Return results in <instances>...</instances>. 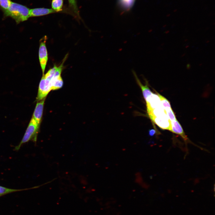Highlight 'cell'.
Here are the masks:
<instances>
[{
    "mask_svg": "<svg viewBox=\"0 0 215 215\" xmlns=\"http://www.w3.org/2000/svg\"><path fill=\"white\" fill-rule=\"evenodd\" d=\"M30 10L25 6L12 2L9 9L3 12L4 16V17H11L19 24L27 20L30 17Z\"/></svg>",
    "mask_w": 215,
    "mask_h": 215,
    "instance_id": "6da1fadb",
    "label": "cell"
},
{
    "mask_svg": "<svg viewBox=\"0 0 215 215\" xmlns=\"http://www.w3.org/2000/svg\"><path fill=\"white\" fill-rule=\"evenodd\" d=\"M40 125L32 118L22 139L19 145L15 147V150H18L23 144L30 141L36 142Z\"/></svg>",
    "mask_w": 215,
    "mask_h": 215,
    "instance_id": "7a4b0ae2",
    "label": "cell"
},
{
    "mask_svg": "<svg viewBox=\"0 0 215 215\" xmlns=\"http://www.w3.org/2000/svg\"><path fill=\"white\" fill-rule=\"evenodd\" d=\"M47 39V37L45 36L41 40L39 49V61L43 75L44 74L48 59L46 45Z\"/></svg>",
    "mask_w": 215,
    "mask_h": 215,
    "instance_id": "3957f363",
    "label": "cell"
},
{
    "mask_svg": "<svg viewBox=\"0 0 215 215\" xmlns=\"http://www.w3.org/2000/svg\"><path fill=\"white\" fill-rule=\"evenodd\" d=\"M147 112L155 109L160 105V99L157 94L153 93L145 100Z\"/></svg>",
    "mask_w": 215,
    "mask_h": 215,
    "instance_id": "277c9868",
    "label": "cell"
},
{
    "mask_svg": "<svg viewBox=\"0 0 215 215\" xmlns=\"http://www.w3.org/2000/svg\"><path fill=\"white\" fill-rule=\"evenodd\" d=\"M172 132L179 135L186 142H189V139L185 134L181 125L176 119L171 121L169 130Z\"/></svg>",
    "mask_w": 215,
    "mask_h": 215,
    "instance_id": "5b68a950",
    "label": "cell"
},
{
    "mask_svg": "<svg viewBox=\"0 0 215 215\" xmlns=\"http://www.w3.org/2000/svg\"><path fill=\"white\" fill-rule=\"evenodd\" d=\"M152 120L161 128L169 130L171 121L166 115L155 117Z\"/></svg>",
    "mask_w": 215,
    "mask_h": 215,
    "instance_id": "8992f818",
    "label": "cell"
},
{
    "mask_svg": "<svg viewBox=\"0 0 215 215\" xmlns=\"http://www.w3.org/2000/svg\"><path fill=\"white\" fill-rule=\"evenodd\" d=\"M45 98L36 104L32 117L36 122L40 125L43 113Z\"/></svg>",
    "mask_w": 215,
    "mask_h": 215,
    "instance_id": "52a82bcc",
    "label": "cell"
},
{
    "mask_svg": "<svg viewBox=\"0 0 215 215\" xmlns=\"http://www.w3.org/2000/svg\"><path fill=\"white\" fill-rule=\"evenodd\" d=\"M53 9L44 8L30 9V17L39 16L56 12Z\"/></svg>",
    "mask_w": 215,
    "mask_h": 215,
    "instance_id": "ba28073f",
    "label": "cell"
},
{
    "mask_svg": "<svg viewBox=\"0 0 215 215\" xmlns=\"http://www.w3.org/2000/svg\"><path fill=\"white\" fill-rule=\"evenodd\" d=\"M132 73L134 76L137 83L141 89L144 98L145 100L146 99L148 96L151 95L153 93L149 89L147 83L145 85L142 84L140 80L138 79L136 73L134 70H132Z\"/></svg>",
    "mask_w": 215,
    "mask_h": 215,
    "instance_id": "9c48e42d",
    "label": "cell"
},
{
    "mask_svg": "<svg viewBox=\"0 0 215 215\" xmlns=\"http://www.w3.org/2000/svg\"><path fill=\"white\" fill-rule=\"evenodd\" d=\"M45 84V78L44 75H43L40 81L38 88V94L36 98L38 101L42 100L43 99V95L44 90Z\"/></svg>",
    "mask_w": 215,
    "mask_h": 215,
    "instance_id": "30bf717a",
    "label": "cell"
},
{
    "mask_svg": "<svg viewBox=\"0 0 215 215\" xmlns=\"http://www.w3.org/2000/svg\"><path fill=\"white\" fill-rule=\"evenodd\" d=\"M63 84V81L61 76L55 79L52 78L50 81L51 90H55L61 88Z\"/></svg>",
    "mask_w": 215,
    "mask_h": 215,
    "instance_id": "8fae6325",
    "label": "cell"
},
{
    "mask_svg": "<svg viewBox=\"0 0 215 215\" xmlns=\"http://www.w3.org/2000/svg\"><path fill=\"white\" fill-rule=\"evenodd\" d=\"M63 5V0H53L52 1V8L56 12L62 10Z\"/></svg>",
    "mask_w": 215,
    "mask_h": 215,
    "instance_id": "7c38bea8",
    "label": "cell"
},
{
    "mask_svg": "<svg viewBox=\"0 0 215 215\" xmlns=\"http://www.w3.org/2000/svg\"><path fill=\"white\" fill-rule=\"evenodd\" d=\"M28 189H16L9 188L0 186V197L6 194L16 191L27 190Z\"/></svg>",
    "mask_w": 215,
    "mask_h": 215,
    "instance_id": "4fadbf2b",
    "label": "cell"
},
{
    "mask_svg": "<svg viewBox=\"0 0 215 215\" xmlns=\"http://www.w3.org/2000/svg\"><path fill=\"white\" fill-rule=\"evenodd\" d=\"M157 94L159 98L160 105L164 109L171 108L170 102L158 93Z\"/></svg>",
    "mask_w": 215,
    "mask_h": 215,
    "instance_id": "5bb4252c",
    "label": "cell"
},
{
    "mask_svg": "<svg viewBox=\"0 0 215 215\" xmlns=\"http://www.w3.org/2000/svg\"><path fill=\"white\" fill-rule=\"evenodd\" d=\"M12 2L11 0H0V9L3 12L6 11L9 8Z\"/></svg>",
    "mask_w": 215,
    "mask_h": 215,
    "instance_id": "9a60e30c",
    "label": "cell"
},
{
    "mask_svg": "<svg viewBox=\"0 0 215 215\" xmlns=\"http://www.w3.org/2000/svg\"><path fill=\"white\" fill-rule=\"evenodd\" d=\"M166 114L171 121L176 120V118L171 108L164 109Z\"/></svg>",
    "mask_w": 215,
    "mask_h": 215,
    "instance_id": "2e32d148",
    "label": "cell"
},
{
    "mask_svg": "<svg viewBox=\"0 0 215 215\" xmlns=\"http://www.w3.org/2000/svg\"><path fill=\"white\" fill-rule=\"evenodd\" d=\"M68 0L70 6L71 7L75 13L78 14V10L76 0Z\"/></svg>",
    "mask_w": 215,
    "mask_h": 215,
    "instance_id": "e0dca14e",
    "label": "cell"
},
{
    "mask_svg": "<svg viewBox=\"0 0 215 215\" xmlns=\"http://www.w3.org/2000/svg\"><path fill=\"white\" fill-rule=\"evenodd\" d=\"M156 133V131L155 129H150L149 131V135L150 136H153Z\"/></svg>",
    "mask_w": 215,
    "mask_h": 215,
    "instance_id": "ac0fdd59",
    "label": "cell"
}]
</instances>
